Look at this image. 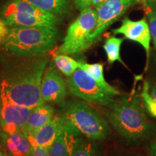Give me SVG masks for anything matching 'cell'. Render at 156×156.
Segmentation results:
<instances>
[{"mask_svg": "<svg viewBox=\"0 0 156 156\" xmlns=\"http://www.w3.org/2000/svg\"><path fill=\"white\" fill-rule=\"evenodd\" d=\"M83 134L64 118L63 129L48 147L49 156H72Z\"/></svg>", "mask_w": 156, "mask_h": 156, "instance_id": "obj_12", "label": "cell"}, {"mask_svg": "<svg viewBox=\"0 0 156 156\" xmlns=\"http://www.w3.org/2000/svg\"><path fill=\"white\" fill-rule=\"evenodd\" d=\"M9 28L3 20V19L0 17V44H3L5 43L9 34Z\"/></svg>", "mask_w": 156, "mask_h": 156, "instance_id": "obj_24", "label": "cell"}, {"mask_svg": "<svg viewBox=\"0 0 156 156\" xmlns=\"http://www.w3.org/2000/svg\"><path fill=\"white\" fill-rule=\"evenodd\" d=\"M55 115L54 107L47 104H41L31 109L28 122L25 126L24 134L27 138L32 137L45 124L53 119Z\"/></svg>", "mask_w": 156, "mask_h": 156, "instance_id": "obj_14", "label": "cell"}, {"mask_svg": "<svg viewBox=\"0 0 156 156\" xmlns=\"http://www.w3.org/2000/svg\"><path fill=\"white\" fill-rule=\"evenodd\" d=\"M76 8L82 11L92 5V0H73Z\"/></svg>", "mask_w": 156, "mask_h": 156, "instance_id": "obj_25", "label": "cell"}, {"mask_svg": "<svg viewBox=\"0 0 156 156\" xmlns=\"http://www.w3.org/2000/svg\"><path fill=\"white\" fill-rule=\"evenodd\" d=\"M67 84L58 72L49 67L43 77L41 95L44 103H60L67 95Z\"/></svg>", "mask_w": 156, "mask_h": 156, "instance_id": "obj_11", "label": "cell"}, {"mask_svg": "<svg viewBox=\"0 0 156 156\" xmlns=\"http://www.w3.org/2000/svg\"><path fill=\"white\" fill-rule=\"evenodd\" d=\"M146 14L149 20L151 38H153L154 47L156 51V8L153 9L148 7L146 9Z\"/></svg>", "mask_w": 156, "mask_h": 156, "instance_id": "obj_22", "label": "cell"}, {"mask_svg": "<svg viewBox=\"0 0 156 156\" xmlns=\"http://www.w3.org/2000/svg\"><path fill=\"white\" fill-rule=\"evenodd\" d=\"M56 66L64 75L70 77L79 68V62L65 54H58L54 58Z\"/></svg>", "mask_w": 156, "mask_h": 156, "instance_id": "obj_20", "label": "cell"}, {"mask_svg": "<svg viewBox=\"0 0 156 156\" xmlns=\"http://www.w3.org/2000/svg\"><path fill=\"white\" fill-rule=\"evenodd\" d=\"M123 41H124L123 38L111 36L107 38L105 41L103 48L106 51L107 60L110 64H112L115 62H119L124 64L120 56L121 46H122Z\"/></svg>", "mask_w": 156, "mask_h": 156, "instance_id": "obj_19", "label": "cell"}, {"mask_svg": "<svg viewBox=\"0 0 156 156\" xmlns=\"http://www.w3.org/2000/svg\"><path fill=\"white\" fill-rule=\"evenodd\" d=\"M31 109L12 102L0 87V126L7 134L22 132L30 116Z\"/></svg>", "mask_w": 156, "mask_h": 156, "instance_id": "obj_8", "label": "cell"}, {"mask_svg": "<svg viewBox=\"0 0 156 156\" xmlns=\"http://www.w3.org/2000/svg\"><path fill=\"white\" fill-rule=\"evenodd\" d=\"M61 114L86 138L102 140L109 134L106 120L83 101L65 102L62 105Z\"/></svg>", "mask_w": 156, "mask_h": 156, "instance_id": "obj_4", "label": "cell"}, {"mask_svg": "<svg viewBox=\"0 0 156 156\" xmlns=\"http://www.w3.org/2000/svg\"><path fill=\"white\" fill-rule=\"evenodd\" d=\"M0 156H9L5 147L1 144H0Z\"/></svg>", "mask_w": 156, "mask_h": 156, "instance_id": "obj_28", "label": "cell"}, {"mask_svg": "<svg viewBox=\"0 0 156 156\" xmlns=\"http://www.w3.org/2000/svg\"><path fill=\"white\" fill-rule=\"evenodd\" d=\"M97 24V11L88 7L81 11L80 15L67 29L64 41L56 53L65 55H77L92 46L90 35Z\"/></svg>", "mask_w": 156, "mask_h": 156, "instance_id": "obj_6", "label": "cell"}, {"mask_svg": "<svg viewBox=\"0 0 156 156\" xmlns=\"http://www.w3.org/2000/svg\"><path fill=\"white\" fill-rule=\"evenodd\" d=\"M151 94L152 96H153V98L156 101V82H155V83L153 85V87H152Z\"/></svg>", "mask_w": 156, "mask_h": 156, "instance_id": "obj_29", "label": "cell"}, {"mask_svg": "<svg viewBox=\"0 0 156 156\" xmlns=\"http://www.w3.org/2000/svg\"><path fill=\"white\" fill-rule=\"evenodd\" d=\"M141 98L143 100L145 107L151 116L156 118V101L153 98L151 94H150L149 83L145 82L142 91L141 93Z\"/></svg>", "mask_w": 156, "mask_h": 156, "instance_id": "obj_21", "label": "cell"}, {"mask_svg": "<svg viewBox=\"0 0 156 156\" xmlns=\"http://www.w3.org/2000/svg\"><path fill=\"white\" fill-rule=\"evenodd\" d=\"M64 124V116L62 114L54 115L50 122L41 128L34 136L29 138L30 145H37L48 149L61 132Z\"/></svg>", "mask_w": 156, "mask_h": 156, "instance_id": "obj_13", "label": "cell"}, {"mask_svg": "<svg viewBox=\"0 0 156 156\" xmlns=\"http://www.w3.org/2000/svg\"><path fill=\"white\" fill-rule=\"evenodd\" d=\"M148 156H156V140L151 144L148 151Z\"/></svg>", "mask_w": 156, "mask_h": 156, "instance_id": "obj_26", "label": "cell"}, {"mask_svg": "<svg viewBox=\"0 0 156 156\" xmlns=\"http://www.w3.org/2000/svg\"><path fill=\"white\" fill-rule=\"evenodd\" d=\"M114 34H122L125 38L140 44L145 48L147 54L146 69L149 64L150 51H151V34L150 28L145 19L133 21L129 18H124L119 28L113 30Z\"/></svg>", "mask_w": 156, "mask_h": 156, "instance_id": "obj_10", "label": "cell"}, {"mask_svg": "<svg viewBox=\"0 0 156 156\" xmlns=\"http://www.w3.org/2000/svg\"><path fill=\"white\" fill-rule=\"evenodd\" d=\"M108 0H92V5L94 6L95 8L98 9L105 4Z\"/></svg>", "mask_w": 156, "mask_h": 156, "instance_id": "obj_27", "label": "cell"}, {"mask_svg": "<svg viewBox=\"0 0 156 156\" xmlns=\"http://www.w3.org/2000/svg\"><path fill=\"white\" fill-rule=\"evenodd\" d=\"M28 156H49L48 149L37 145H31Z\"/></svg>", "mask_w": 156, "mask_h": 156, "instance_id": "obj_23", "label": "cell"}, {"mask_svg": "<svg viewBox=\"0 0 156 156\" xmlns=\"http://www.w3.org/2000/svg\"><path fill=\"white\" fill-rule=\"evenodd\" d=\"M79 68L86 71L89 75L92 76L93 79L100 85L101 88H103L106 92L112 95V96L120 95L119 91L117 90L115 87L111 85H109L105 80L104 73H103V65L102 64H88L83 61H80Z\"/></svg>", "mask_w": 156, "mask_h": 156, "instance_id": "obj_16", "label": "cell"}, {"mask_svg": "<svg viewBox=\"0 0 156 156\" xmlns=\"http://www.w3.org/2000/svg\"><path fill=\"white\" fill-rule=\"evenodd\" d=\"M42 9L56 16H63L69 12L71 0H28Z\"/></svg>", "mask_w": 156, "mask_h": 156, "instance_id": "obj_17", "label": "cell"}, {"mask_svg": "<svg viewBox=\"0 0 156 156\" xmlns=\"http://www.w3.org/2000/svg\"><path fill=\"white\" fill-rule=\"evenodd\" d=\"M66 82L72 94L85 101L103 106H108L114 101V96L101 88L86 71L80 68Z\"/></svg>", "mask_w": 156, "mask_h": 156, "instance_id": "obj_7", "label": "cell"}, {"mask_svg": "<svg viewBox=\"0 0 156 156\" xmlns=\"http://www.w3.org/2000/svg\"><path fill=\"white\" fill-rule=\"evenodd\" d=\"M101 147L95 140L81 136L72 156H101Z\"/></svg>", "mask_w": 156, "mask_h": 156, "instance_id": "obj_18", "label": "cell"}, {"mask_svg": "<svg viewBox=\"0 0 156 156\" xmlns=\"http://www.w3.org/2000/svg\"><path fill=\"white\" fill-rule=\"evenodd\" d=\"M47 64V58H41L13 67L4 75L0 87L12 102L20 106L32 109L44 104L41 85Z\"/></svg>", "mask_w": 156, "mask_h": 156, "instance_id": "obj_1", "label": "cell"}, {"mask_svg": "<svg viewBox=\"0 0 156 156\" xmlns=\"http://www.w3.org/2000/svg\"><path fill=\"white\" fill-rule=\"evenodd\" d=\"M9 28L56 26L60 19L28 0H9L0 12Z\"/></svg>", "mask_w": 156, "mask_h": 156, "instance_id": "obj_5", "label": "cell"}, {"mask_svg": "<svg viewBox=\"0 0 156 156\" xmlns=\"http://www.w3.org/2000/svg\"><path fill=\"white\" fill-rule=\"evenodd\" d=\"M3 146L9 156H28L31 145L27 136L22 132L1 134Z\"/></svg>", "mask_w": 156, "mask_h": 156, "instance_id": "obj_15", "label": "cell"}, {"mask_svg": "<svg viewBox=\"0 0 156 156\" xmlns=\"http://www.w3.org/2000/svg\"><path fill=\"white\" fill-rule=\"evenodd\" d=\"M57 38L55 26L15 27L9 28L3 46L15 55L37 56L54 48Z\"/></svg>", "mask_w": 156, "mask_h": 156, "instance_id": "obj_3", "label": "cell"}, {"mask_svg": "<svg viewBox=\"0 0 156 156\" xmlns=\"http://www.w3.org/2000/svg\"><path fill=\"white\" fill-rule=\"evenodd\" d=\"M142 0H108L96 9L97 24L90 35L92 44L98 40L105 30L115 21L120 18L126 10Z\"/></svg>", "mask_w": 156, "mask_h": 156, "instance_id": "obj_9", "label": "cell"}, {"mask_svg": "<svg viewBox=\"0 0 156 156\" xmlns=\"http://www.w3.org/2000/svg\"><path fill=\"white\" fill-rule=\"evenodd\" d=\"M107 106L109 122L126 141H142L156 134V125L149 119L136 95L114 101Z\"/></svg>", "mask_w": 156, "mask_h": 156, "instance_id": "obj_2", "label": "cell"}]
</instances>
